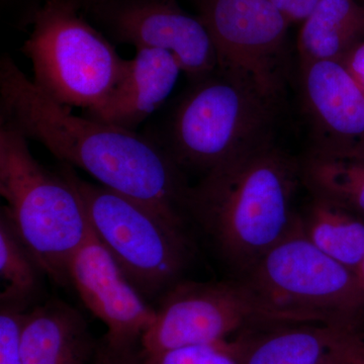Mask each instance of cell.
Here are the masks:
<instances>
[{
  "label": "cell",
  "mask_w": 364,
  "mask_h": 364,
  "mask_svg": "<svg viewBox=\"0 0 364 364\" xmlns=\"http://www.w3.org/2000/svg\"><path fill=\"white\" fill-rule=\"evenodd\" d=\"M0 364H23L21 331L28 311L0 306Z\"/></svg>",
  "instance_id": "21"
},
{
  "label": "cell",
  "mask_w": 364,
  "mask_h": 364,
  "mask_svg": "<svg viewBox=\"0 0 364 364\" xmlns=\"http://www.w3.org/2000/svg\"><path fill=\"white\" fill-rule=\"evenodd\" d=\"M91 364H147L141 347L116 348L104 339L98 342L97 352Z\"/></svg>",
  "instance_id": "23"
},
{
  "label": "cell",
  "mask_w": 364,
  "mask_h": 364,
  "mask_svg": "<svg viewBox=\"0 0 364 364\" xmlns=\"http://www.w3.org/2000/svg\"><path fill=\"white\" fill-rule=\"evenodd\" d=\"M44 273L21 240L4 212H0V306L28 311L39 294Z\"/></svg>",
  "instance_id": "19"
},
{
  "label": "cell",
  "mask_w": 364,
  "mask_h": 364,
  "mask_svg": "<svg viewBox=\"0 0 364 364\" xmlns=\"http://www.w3.org/2000/svg\"><path fill=\"white\" fill-rule=\"evenodd\" d=\"M279 100L219 69L193 82L177 105L164 146L182 170L203 174L272 140Z\"/></svg>",
  "instance_id": "4"
},
{
  "label": "cell",
  "mask_w": 364,
  "mask_h": 364,
  "mask_svg": "<svg viewBox=\"0 0 364 364\" xmlns=\"http://www.w3.org/2000/svg\"><path fill=\"white\" fill-rule=\"evenodd\" d=\"M79 9L73 0H44L33 11L21 52L32 63L33 82L41 91L87 112L109 97L127 60Z\"/></svg>",
  "instance_id": "5"
},
{
  "label": "cell",
  "mask_w": 364,
  "mask_h": 364,
  "mask_svg": "<svg viewBox=\"0 0 364 364\" xmlns=\"http://www.w3.org/2000/svg\"><path fill=\"white\" fill-rule=\"evenodd\" d=\"M217 53L218 69L273 100L284 90L289 25L269 0H193Z\"/></svg>",
  "instance_id": "9"
},
{
  "label": "cell",
  "mask_w": 364,
  "mask_h": 364,
  "mask_svg": "<svg viewBox=\"0 0 364 364\" xmlns=\"http://www.w3.org/2000/svg\"><path fill=\"white\" fill-rule=\"evenodd\" d=\"M90 11L117 42L173 55L191 82L218 69L207 28L198 16L186 13L177 0H105Z\"/></svg>",
  "instance_id": "10"
},
{
  "label": "cell",
  "mask_w": 364,
  "mask_h": 364,
  "mask_svg": "<svg viewBox=\"0 0 364 364\" xmlns=\"http://www.w3.org/2000/svg\"><path fill=\"white\" fill-rule=\"evenodd\" d=\"M68 274L70 286L86 309L107 327L102 339L116 348L140 346L156 311L124 275L92 230L72 257Z\"/></svg>",
  "instance_id": "11"
},
{
  "label": "cell",
  "mask_w": 364,
  "mask_h": 364,
  "mask_svg": "<svg viewBox=\"0 0 364 364\" xmlns=\"http://www.w3.org/2000/svg\"><path fill=\"white\" fill-rule=\"evenodd\" d=\"M356 325L273 323L244 330L234 341L242 364H320Z\"/></svg>",
  "instance_id": "14"
},
{
  "label": "cell",
  "mask_w": 364,
  "mask_h": 364,
  "mask_svg": "<svg viewBox=\"0 0 364 364\" xmlns=\"http://www.w3.org/2000/svg\"><path fill=\"white\" fill-rule=\"evenodd\" d=\"M97 345L82 314L63 301L50 299L26 313L23 364H91Z\"/></svg>",
  "instance_id": "15"
},
{
  "label": "cell",
  "mask_w": 364,
  "mask_h": 364,
  "mask_svg": "<svg viewBox=\"0 0 364 364\" xmlns=\"http://www.w3.org/2000/svg\"><path fill=\"white\" fill-rule=\"evenodd\" d=\"M145 360L147 364H242L234 339L174 349Z\"/></svg>",
  "instance_id": "20"
},
{
  "label": "cell",
  "mask_w": 364,
  "mask_h": 364,
  "mask_svg": "<svg viewBox=\"0 0 364 364\" xmlns=\"http://www.w3.org/2000/svg\"><path fill=\"white\" fill-rule=\"evenodd\" d=\"M287 18L289 25L303 23L320 0H269Z\"/></svg>",
  "instance_id": "24"
},
{
  "label": "cell",
  "mask_w": 364,
  "mask_h": 364,
  "mask_svg": "<svg viewBox=\"0 0 364 364\" xmlns=\"http://www.w3.org/2000/svg\"><path fill=\"white\" fill-rule=\"evenodd\" d=\"M320 364H364V338L355 330L342 339Z\"/></svg>",
  "instance_id": "22"
},
{
  "label": "cell",
  "mask_w": 364,
  "mask_h": 364,
  "mask_svg": "<svg viewBox=\"0 0 364 364\" xmlns=\"http://www.w3.org/2000/svg\"><path fill=\"white\" fill-rule=\"evenodd\" d=\"M237 279L268 305L310 322L356 325L364 309L355 272L316 247L299 222L291 234Z\"/></svg>",
  "instance_id": "7"
},
{
  "label": "cell",
  "mask_w": 364,
  "mask_h": 364,
  "mask_svg": "<svg viewBox=\"0 0 364 364\" xmlns=\"http://www.w3.org/2000/svg\"><path fill=\"white\" fill-rule=\"evenodd\" d=\"M341 62L364 95V40L356 45Z\"/></svg>",
  "instance_id": "25"
},
{
  "label": "cell",
  "mask_w": 364,
  "mask_h": 364,
  "mask_svg": "<svg viewBox=\"0 0 364 364\" xmlns=\"http://www.w3.org/2000/svg\"><path fill=\"white\" fill-rule=\"evenodd\" d=\"M154 308V322L140 341L145 358L223 341L257 326L310 322L264 303L239 279L220 282L182 279L158 299Z\"/></svg>",
  "instance_id": "8"
},
{
  "label": "cell",
  "mask_w": 364,
  "mask_h": 364,
  "mask_svg": "<svg viewBox=\"0 0 364 364\" xmlns=\"http://www.w3.org/2000/svg\"><path fill=\"white\" fill-rule=\"evenodd\" d=\"M301 90L318 136L315 148L364 154V95L343 63H301Z\"/></svg>",
  "instance_id": "12"
},
{
  "label": "cell",
  "mask_w": 364,
  "mask_h": 364,
  "mask_svg": "<svg viewBox=\"0 0 364 364\" xmlns=\"http://www.w3.org/2000/svg\"><path fill=\"white\" fill-rule=\"evenodd\" d=\"M28 139L16 129L0 128L1 208L46 275L70 284L72 257L91 234L82 200L63 174L33 156Z\"/></svg>",
  "instance_id": "3"
},
{
  "label": "cell",
  "mask_w": 364,
  "mask_h": 364,
  "mask_svg": "<svg viewBox=\"0 0 364 364\" xmlns=\"http://www.w3.org/2000/svg\"><path fill=\"white\" fill-rule=\"evenodd\" d=\"M0 105L2 124L188 233L189 186L164 146L136 131L76 116L41 91L9 54L0 61Z\"/></svg>",
  "instance_id": "1"
},
{
  "label": "cell",
  "mask_w": 364,
  "mask_h": 364,
  "mask_svg": "<svg viewBox=\"0 0 364 364\" xmlns=\"http://www.w3.org/2000/svg\"><path fill=\"white\" fill-rule=\"evenodd\" d=\"M301 231L316 247L355 272L364 257V219L336 203L313 196L299 214Z\"/></svg>",
  "instance_id": "17"
},
{
  "label": "cell",
  "mask_w": 364,
  "mask_h": 364,
  "mask_svg": "<svg viewBox=\"0 0 364 364\" xmlns=\"http://www.w3.org/2000/svg\"><path fill=\"white\" fill-rule=\"evenodd\" d=\"M301 166L273 140L235 155L189 186L186 210L240 277L298 226Z\"/></svg>",
  "instance_id": "2"
},
{
  "label": "cell",
  "mask_w": 364,
  "mask_h": 364,
  "mask_svg": "<svg viewBox=\"0 0 364 364\" xmlns=\"http://www.w3.org/2000/svg\"><path fill=\"white\" fill-rule=\"evenodd\" d=\"M182 73L176 57L160 49L141 48L127 60L123 75L107 100L83 116L136 131L170 97Z\"/></svg>",
  "instance_id": "13"
},
{
  "label": "cell",
  "mask_w": 364,
  "mask_h": 364,
  "mask_svg": "<svg viewBox=\"0 0 364 364\" xmlns=\"http://www.w3.org/2000/svg\"><path fill=\"white\" fill-rule=\"evenodd\" d=\"M77 191L97 240L148 301H157L183 274L193 241L152 208L98 183L66 164L60 170Z\"/></svg>",
  "instance_id": "6"
},
{
  "label": "cell",
  "mask_w": 364,
  "mask_h": 364,
  "mask_svg": "<svg viewBox=\"0 0 364 364\" xmlns=\"http://www.w3.org/2000/svg\"><path fill=\"white\" fill-rule=\"evenodd\" d=\"M364 40V7L356 0H320L301 23V63L340 61Z\"/></svg>",
  "instance_id": "16"
},
{
  "label": "cell",
  "mask_w": 364,
  "mask_h": 364,
  "mask_svg": "<svg viewBox=\"0 0 364 364\" xmlns=\"http://www.w3.org/2000/svg\"><path fill=\"white\" fill-rule=\"evenodd\" d=\"M301 176L313 196L364 219V154L314 148L301 164Z\"/></svg>",
  "instance_id": "18"
},
{
  "label": "cell",
  "mask_w": 364,
  "mask_h": 364,
  "mask_svg": "<svg viewBox=\"0 0 364 364\" xmlns=\"http://www.w3.org/2000/svg\"><path fill=\"white\" fill-rule=\"evenodd\" d=\"M356 279H358L359 289H360L361 293L364 296V257L359 263L358 268L355 269Z\"/></svg>",
  "instance_id": "26"
},
{
  "label": "cell",
  "mask_w": 364,
  "mask_h": 364,
  "mask_svg": "<svg viewBox=\"0 0 364 364\" xmlns=\"http://www.w3.org/2000/svg\"><path fill=\"white\" fill-rule=\"evenodd\" d=\"M73 1L75 2L80 9L81 7L90 9V7L95 6V4H100V2H104L105 0H73Z\"/></svg>",
  "instance_id": "27"
}]
</instances>
